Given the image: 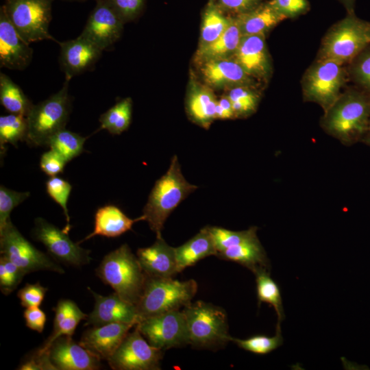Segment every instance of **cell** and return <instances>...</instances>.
<instances>
[{
  "label": "cell",
  "mask_w": 370,
  "mask_h": 370,
  "mask_svg": "<svg viewBox=\"0 0 370 370\" xmlns=\"http://www.w3.org/2000/svg\"><path fill=\"white\" fill-rule=\"evenodd\" d=\"M324 112L321 125L328 134L345 145L362 141L370 121V95L349 88Z\"/></svg>",
  "instance_id": "cell-1"
},
{
  "label": "cell",
  "mask_w": 370,
  "mask_h": 370,
  "mask_svg": "<svg viewBox=\"0 0 370 370\" xmlns=\"http://www.w3.org/2000/svg\"><path fill=\"white\" fill-rule=\"evenodd\" d=\"M198 187L186 181L177 156H174L164 175L155 183L143 215L156 237H161L164 224L171 212Z\"/></svg>",
  "instance_id": "cell-2"
},
{
  "label": "cell",
  "mask_w": 370,
  "mask_h": 370,
  "mask_svg": "<svg viewBox=\"0 0 370 370\" xmlns=\"http://www.w3.org/2000/svg\"><path fill=\"white\" fill-rule=\"evenodd\" d=\"M96 275L124 300L137 305L142 296L147 275L136 256L127 244L104 256Z\"/></svg>",
  "instance_id": "cell-3"
},
{
  "label": "cell",
  "mask_w": 370,
  "mask_h": 370,
  "mask_svg": "<svg viewBox=\"0 0 370 370\" xmlns=\"http://www.w3.org/2000/svg\"><path fill=\"white\" fill-rule=\"evenodd\" d=\"M182 312L193 347L217 349L230 341L227 314L223 308L199 300L189 303Z\"/></svg>",
  "instance_id": "cell-4"
},
{
  "label": "cell",
  "mask_w": 370,
  "mask_h": 370,
  "mask_svg": "<svg viewBox=\"0 0 370 370\" xmlns=\"http://www.w3.org/2000/svg\"><path fill=\"white\" fill-rule=\"evenodd\" d=\"M369 45L370 22L357 17L354 12L347 14L324 36L319 58L345 65L351 63Z\"/></svg>",
  "instance_id": "cell-5"
},
{
  "label": "cell",
  "mask_w": 370,
  "mask_h": 370,
  "mask_svg": "<svg viewBox=\"0 0 370 370\" xmlns=\"http://www.w3.org/2000/svg\"><path fill=\"white\" fill-rule=\"evenodd\" d=\"M197 287V282L193 279L179 281L173 278L147 275L142 296L136 305L138 320L184 308L191 302Z\"/></svg>",
  "instance_id": "cell-6"
},
{
  "label": "cell",
  "mask_w": 370,
  "mask_h": 370,
  "mask_svg": "<svg viewBox=\"0 0 370 370\" xmlns=\"http://www.w3.org/2000/svg\"><path fill=\"white\" fill-rule=\"evenodd\" d=\"M69 81L47 99L34 105L27 114L26 140L34 146L47 145L50 138L65 128L71 108Z\"/></svg>",
  "instance_id": "cell-7"
},
{
  "label": "cell",
  "mask_w": 370,
  "mask_h": 370,
  "mask_svg": "<svg viewBox=\"0 0 370 370\" xmlns=\"http://www.w3.org/2000/svg\"><path fill=\"white\" fill-rule=\"evenodd\" d=\"M348 76L345 65L318 58L307 69L301 80L304 100L318 103L325 112L342 93Z\"/></svg>",
  "instance_id": "cell-8"
},
{
  "label": "cell",
  "mask_w": 370,
  "mask_h": 370,
  "mask_svg": "<svg viewBox=\"0 0 370 370\" xmlns=\"http://www.w3.org/2000/svg\"><path fill=\"white\" fill-rule=\"evenodd\" d=\"M54 0H5L2 5L7 16L28 43L52 40L49 32Z\"/></svg>",
  "instance_id": "cell-9"
},
{
  "label": "cell",
  "mask_w": 370,
  "mask_h": 370,
  "mask_svg": "<svg viewBox=\"0 0 370 370\" xmlns=\"http://www.w3.org/2000/svg\"><path fill=\"white\" fill-rule=\"evenodd\" d=\"M1 256L14 263L26 274L50 271L63 274V268L48 255L37 249L17 230L10 219L0 230Z\"/></svg>",
  "instance_id": "cell-10"
},
{
  "label": "cell",
  "mask_w": 370,
  "mask_h": 370,
  "mask_svg": "<svg viewBox=\"0 0 370 370\" xmlns=\"http://www.w3.org/2000/svg\"><path fill=\"white\" fill-rule=\"evenodd\" d=\"M136 326L152 346L161 350L190 345L184 312L169 311L138 320Z\"/></svg>",
  "instance_id": "cell-11"
},
{
  "label": "cell",
  "mask_w": 370,
  "mask_h": 370,
  "mask_svg": "<svg viewBox=\"0 0 370 370\" xmlns=\"http://www.w3.org/2000/svg\"><path fill=\"white\" fill-rule=\"evenodd\" d=\"M163 352L151 345L135 325L107 361L114 370H159Z\"/></svg>",
  "instance_id": "cell-12"
},
{
  "label": "cell",
  "mask_w": 370,
  "mask_h": 370,
  "mask_svg": "<svg viewBox=\"0 0 370 370\" xmlns=\"http://www.w3.org/2000/svg\"><path fill=\"white\" fill-rule=\"evenodd\" d=\"M68 234L43 218L35 219L33 237L42 243L53 257L75 267L88 264L91 260L90 251L73 242Z\"/></svg>",
  "instance_id": "cell-13"
},
{
  "label": "cell",
  "mask_w": 370,
  "mask_h": 370,
  "mask_svg": "<svg viewBox=\"0 0 370 370\" xmlns=\"http://www.w3.org/2000/svg\"><path fill=\"white\" fill-rule=\"evenodd\" d=\"M95 1L80 35L103 51H108L120 38L125 23L106 0Z\"/></svg>",
  "instance_id": "cell-14"
},
{
  "label": "cell",
  "mask_w": 370,
  "mask_h": 370,
  "mask_svg": "<svg viewBox=\"0 0 370 370\" xmlns=\"http://www.w3.org/2000/svg\"><path fill=\"white\" fill-rule=\"evenodd\" d=\"M59 63L65 79L70 81L73 77L95 68L103 51L85 37L60 42Z\"/></svg>",
  "instance_id": "cell-15"
},
{
  "label": "cell",
  "mask_w": 370,
  "mask_h": 370,
  "mask_svg": "<svg viewBox=\"0 0 370 370\" xmlns=\"http://www.w3.org/2000/svg\"><path fill=\"white\" fill-rule=\"evenodd\" d=\"M17 32L3 7L0 8V66L22 71L32 62L33 49Z\"/></svg>",
  "instance_id": "cell-16"
},
{
  "label": "cell",
  "mask_w": 370,
  "mask_h": 370,
  "mask_svg": "<svg viewBox=\"0 0 370 370\" xmlns=\"http://www.w3.org/2000/svg\"><path fill=\"white\" fill-rule=\"evenodd\" d=\"M49 356L57 370H96L101 367V359L71 336L63 335L51 345Z\"/></svg>",
  "instance_id": "cell-17"
},
{
  "label": "cell",
  "mask_w": 370,
  "mask_h": 370,
  "mask_svg": "<svg viewBox=\"0 0 370 370\" xmlns=\"http://www.w3.org/2000/svg\"><path fill=\"white\" fill-rule=\"evenodd\" d=\"M95 298L92 311L88 315L85 325L101 326L111 323L136 324L138 315L136 306L122 299L115 292L103 296L88 288Z\"/></svg>",
  "instance_id": "cell-18"
},
{
  "label": "cell",
  "mask_w": 370,
  "mask_h": 370,
  "mask_svg": "<svg viewBox=\"0 0 370 370\" xmlns=\"http://www.w3.org/2000/svg\"><path fill=\"white\" fill-rule=\"evenodd\" d=\"M200 65L202 79L211 88H232L239 86H253L254 79L233 58L209 60Z\"/></svg>",
  "instance_id": "cell-19"
},
{
  "label": "cell",
  "mask_w": 370,
  "mask_h": 370,
  "mask_svg": "<svg viewBox=\"0 0 370 370\" xmlns=\"http://www.w3.org/2000/svg\"><path fill=\"white\" fill-rule=\"evenodd\" d=\"M136 325L129 323H111L86 330L79 342L84 347L108 360L115 352L129 330Z\"/></svg>",
  "instance_id": "cell-20"
},
{
  "label": "cell",
  "mask_w": 370,
  "mask_h": 370,
  "mask_svg": "<svg viewBox=\"0 0 370 370\" xmlns=\"http://www.w3.org/2000/svg\"><path fill=\"white\" fill-rule=\"evenodd\" d=\"M136 256L147 276L169 278L180 273L175 247L169 245L162 236L156 237L152 245L139 248Z\"/></svg>",
  "instance_id": "cell-21"
},
{
  "label": "cell",
  "mask_w": 370,
  "mask_h": 370,
  "mask_svg": "<svg viewBox=\"0 0 370 370\" xmlns=\"http://www.w3.org/2000/svg\"><path fill=\"white\" fill-rule=\"evenodd\" d=\"M232 58L255 79H267L271 74L264 36H243Z\"/></svg>",
  "instance_id": "cell-22"
},
{
  "label": "cell",
  "mask_w": 370,
  "mask_h": 370,
  "mask_svg": "<svg viewBox=\"0 0 370 370\" xmlns=\"http://www.w3.org/2000/svg\"><path fill=\"white\" fill-rule=\"evenodd\" d=\"M140 221H145L143 215L130 219L119 208L114 205L104 206L95 213L93 231L77 243L80 244L98 235L109 238L119 236L131 230L132 225Z\"/></svg>",
  "instance_id": "cell-23"
},
{
  "label": "cell",
  "mask_w": 370,
  "mask_h": 370,
  "mask_svg": "<svg viewBox=\"0 0 370 370\" xmlns=\"http://www.w3.org/2000/svg\"><path fill=\"white\" fill-rule=\"evenodd\" d=\"M217 256L240 264L254 273L259 270L269 271L270 268L266 251L257 235L219 252Z\"/></svg>",
  "instance_id": "cell-24"
},
{
  "label": "cell",
  "mask_w": 370,
  "mask_h": 370,
  "mask_svg": "<svg viewBox=\"0 0 370 370\" xmlns=\"http://www.w3.org/2000/svg\"><path fill=\"white\" fill-rule=\"evenodd\" d=\"M217 103V99L211 88L196 82L191 84L186 99V111L194 123L208 128L216 119Z\"/></svg>",
  "instance_id": "cell-25"
},
{
  "label": "cell",
  "mask_w": 370,
  "mask_h": 370,
  "mask_svg": "<svg viewBox=\"0 0 370 370\" xmlns=\"http://www.w3.org/2000/svg\"><path fill=\"white\" fill-rule=\"evenodd\" d=\"M243 36H264L286 17L269 1L262 2L254 9L235 16Z\"/></svg>",
  "instance_id": "cell-26"
},
{
  "label": "cell",
  "mask_w": 370,
  "mask_h": 370,
  "mask_svg": "<svg viewBox=\"0 0 370 370\" xmlns=\"http://www.w3.org/2000/svg\"><path fill=\"white\" fill-rule=\"evenodd\" d=\"M177 269L182 272L188 267L210 256H217V250L209 226H206L184 244L175 247Z\"/></svg>",
  "instance_id": "cell-27"
},
{
  "label": "cell",
  "mask_w": 370,
  "mask_h": 370,
  "mask_svg": "<svg viewBox=\"0 0 370 370\" xmlns=\"http://www.w3.org/2000/svg\"><path fill=\"white\" fill-rule=\"evenodd\" d=\"M243 35L235 16L231 15L225 31L214 42L199 47L195 60L199 64L212 60L232 58L241 42Z\"/></svg>",
  "instance_id": "cell-28"
},
{
  "label": "cell",
  "mask_w": 370,
  "mask_h": 370,
  "mask_svg": "<svg viewBox=\"0 0 370 370\" xmlns=\"http://www.w3.org/2000/svg\"><path fill=\"white\" fill-rule=\"evenodd\" d=\"M53 310L55 317L53 332L39 347L38 349L42 352L49 351L51 345L57 338L63 335L72 336L79 322L88 317L70 299L60 300Z\"/></svg>",
  "instance_id": "cell-29"
},
{
  "label": "cell",
  "mask_w": 370,
  "mask_h": 370,
  "mask_svg": "<svg viewBox=\"0 0 370 370\" xmlns=\"http://www.w3.org/2000/svg\"><path fill=\"white\" fill-rule=\"evenodd\" d=\"M231 15H226L215 0H209L202 12L201 36L199 47L209 45L227 29Z\"/></svg>",
  "instance_id": "cell-30"
},
{
  "label": "cell",
  "mask_w": 370,
  "mask_h": 370,
  "mask_svg": "<svg viewBox=\"0 0 370 370\" xmlns=\"http://www.w3.org/2000/svg\"><path fill=\"white\" fill-rule=\"evenodd\" d=\"M0 102L10 113L25 116L34 106L21 87L3 73H0Z\"/></svg>",
  "instance_id": "cell-31"
},
{
  "label": "cell",
  "mask_w": 370,
  "mask_h": 370,
  "mask_svg": "<svg viewBox=\"0 0 370 370\" xmlns=\"http://www.w3.org/2000/svg\"><path fill=\"white\" fill-rule=\"evenodd\" d=\"M132 100L124 98L116 102L99 117L100 129L112 135L120 134L130 126L132 119Z\"/></svg>",
  "instance_id": "cell-32"
},
{
  "label": "cell",
  "mask_w": 370,
  "mask_h": 370,
  "mask_svg": "<svg viewBox=\"0 0 370 370\" xmlns=\"http://www.w3.org/2000/svg\"><path fill=\"white\" fill-rule=\"evenodd\" d=\"M254 275L259 305L264 302L272 306L277 314L278 322H280L285 316L279 286L271 278L268 270H259Z\"/></svg>",
  "instance_id": "cell-33"
},
{
  "label": "cell",
  "mask_w": 370,
  "mask_h": 370,
  "mask_svg": "<svg viewBox=\"0 0 370 370\" xmlns=\"http://www.w3.org/2000/svg\"><path fill=\"white\" fill-rule=\"evenodd\" d=\"M86 140V138L64 128L50 138L47 145L67 162L82 153Z\"/></svg>",
  "instance_id": "cell-34"
},
{
  "label": "cell",
  "mask_w": 370,
  "mask_h": 370,
  "mask_svg": "<svg viewBox=\"0 0 370 370\" xmlns=\"http://www.w3.org/2000/svg\"><path fill=\"white\" fill-rule=\"evenodd\" d=\"M230 99L235 118L246 117L253 114L258 105L260 95L254 86H239L229 89Z\"/></svg>",
  "instance_id": "cell-35"
},
{
  "label": "cell",
  "mask_w": 370,
  "mask_h": 370,
  "mask_svg": "<svg viewBox=\"0 0 370 370\" xmlns=\"http://www.w3.org/2000/svg\"><path fill=\"white\" fill-rule=\"evenodd\" d=\"M27 121L25 116L10 113L0 116V145L3 150L5 145L17 146L18 141L26 140Z\"/></svg>",
  "instance_id": "cell-36"
},
{
  "label": "cell",
  "mask_w": 370,
  "mask_h": 370,
  "mask_svg": "<svg viewBox=\"0 0 370 370\" xmlns=\"http://www.w3.org/2000/svg\"><path fill=\"white\" fill-rule=\"evenodd\" d=\"M230 341L235 343L240 348L260 355L267 354L283 344L280 322H278L275 334L273 336L255 335L246 339L231 336Z\"/></svg>",
  "instance_id": "cell-37"
},
{
  "label": "cell",
  "mask_w": 370,
  "mask_h": 370,
  "mask_svg": "<svg viewBox=\"0 0 370 370\" xmlns=\"http://www.w3.org/2000/svg\"><path fill=\"white\" fill-rule=\"evenodd\" d=\"M209 228L217 254L256 236L258 230V227L255 226L242 231H232L220 227L209 226Z\"/></svg>",
  "instance_id": "cell-38"
},
{
  "label": "cell",
  "mask_w": 370,
  "mask_h": 370,
  "mask_svg": "<svg viewBox=\"0 0 370 370\" xmlns=\"http://www.w3.org/2000/svg\"><path fill=\"white\" fill-rule=\"evenodd\" d=\"M349 64V76L358 88L370 95V45Z\"/></svg>",
  "instance_id": "cell-39"
},
{
  "label": "cell",
  "mask_w": 370,
  "mask_h": 370,
  "mask_svg": "<svg viewBox=\"0 0 370 370\" xmlns=\"http://www.w3.org/2000/svg\"><path fill=\"white\" fill-rule=\"evenodd\" d=\"M72 186L69 182L64 179L53 176L46 182L47 193L63 210L66 220V225L64 231L69 234L71 229L70 217L67 208V201L71 191Z\"/></svg>",
  "instance_id": "cell-40"
},
{
  "label": "cell",
  "mask_w": 370,
  "mask_h": 370,
  "mask_svg": "<svg viewBox=\"0 0 370 370\" xmlns=\"http://www.w3.org/2000/svg\"><path fill=\"white\" fill-rule=\"evenodd\" d=\"M30 195L29 192H18L0 186V230L8 222L12 210Z\"/></svg>",
  "instance_id": "cell-41"
},
{
  "label": "cell",
  "mask_w": 370,
  "mask_h": 370,
  "mask_svg": "<svg viewBox=\"0 0 370 370\" xmlns=\"http://www.w3.org/2000/svg\"><path fill=\"white\" fill-rule=\"evenodd\" d=\"M124 23L134 20L142 12L146 0H106Z\"/></svg>",
  "instance_id": "cell-42"
},
{
  "label": "cell",
  "mask_w": 370,
  "mask_h": 370,
  "mask_svg": "<svg viewBox=\"0 0 370 370\" xmlns=\"http://www.w3.org/2000/svg\"><path fill=\"white\" fill-rule=\"evenodd\" d=\"M48 288L43 286L39 282L35 284L27 283L21 288L17 296L21 301V304L24 308L39 306L47 292Z\"/></svg>",
  "instance_id": "cell-43"
},
{
  "label": "cell",
  "mask_w": 370,
  "mask_h": 370,
  "mask_svg": "<svg viewBox=\"0 0 370 370\" xmlns=\"http://www.w3.org/2000/svg\"><path fill=\"white\" fill-rule=\"evenodd\" d=\"M269 3L286 18L304 14L310 9L308 0H270Z\"/></svg>",
  "instance_id": "cell-44"
},
{
  "label": "cell",
  "mask_w": 370,
  "mask_h": 370,
  "mask_svg": "<svg viewBox=\"0 0 370 370\" xmlns=\"http://www.w3.org/2000/svg\"><path fill=\"white\" fill-rule=\"evenodd\" d=\"M66 160L56 151L50 149L40 158V166L47 175L53 177L63 172Z\"/></svg>",
  "instance_id": "cell-45"
},
{
  "label": "cell",
  "mask_w": 370,
  "mask_h": 370,
  "mask_svg": "<svg viewBox=\"0 0 370 370\" xmlns=\"http://www.w3.org/2000/svg\"><path fill=\"white\" fill-rule=\"evenodd\" d=\"M215 1L224 12L232 16L249 12L262 2V0H215Z\"/></svg>",
  "instance_id": "cell-46"
},
{
  "label": "cell",
  "mask_w": 370,
  "mask_h": 370,
  "mask_svg": "<svg viewBox=\"0 0 370 370\" xmlns=\"http://www.w3.org/2000/svg\"><path fill=\"white\" fill-rule=\"evenodd\" d=\"M21 370H57L51 361L49 351L38 349L23 362Z\"/></svg>",
  "instance_id": "cell-47"
},
{
  "label": "cell",
  "mask_w": 370,
  "mask_h": 370,
  "mask_svg": "<svg viewBox=\"0 0 370 370\" xmlns=\"http://www.w3.org/2000/svg\"><path fill=\"white\" fill-rule=\"evenodd\" d=\"M23 316L27 328L39 333L42 332L47 317L39 306L26 308Z\"/></svg>",
  "instance_id": "cell-48"
},
{
  "label": "cell",
  "mask_w": 370,
  "mask_h": 370,
  "mask_svg": "<svg viewBox=\"0 0 370 370\" xmlns=\"http://www.w3.org/2000/svg\"><path fill=\"white\" fill-rule=\"evenodd\" d=\"M0 262L3 264L8 275L11 286L13 290H14L26 273L17 265L3 256H1Z\"/></svg>",
  "instance_id": "cell-49"
},
{
  "label": "cell",
  "mask_w": 370,
  "mask_h": 370,
  "mask_svg": "<svg viewBox=\"0 0 370 370\" xmlns=\"http://www.w3.org/2000/svg\"><path fill=\"white\" fill-rule=\"evenodd\" d=\"M235 118L232 103L227 95L217 99L216 106V119H230Z\"/></svg>",
  "instance_id": "cell-50"
},
{
  "label": "cell",
  "mask_w": 370,
  "mask_h": 370,
  "mask_svg": "<svg viewBox=\"0 0 370 370\" xmlns=\"http://www.w3.org/2000/svg\"><path fill=\"white\" fill-rule=\"evenodd\" d=\"M343 5L346 9L347 13H354V5L356 0H338Z\"/></svg>",
  "instance_id": "cell-51"
},
{
  "label": "cell",
  "mask_w": 370,
  "mask_h": 370,
  "mask_svg": "<svg viewBox=\"0 0 370 370\" xmlns=\"http://www.w3.org/2000/svg\"><path fill=\"white\" fill-rule=\"evenodd\" d=\"M364 143H365L367 145L370 147V121L369 123L367 130V132L362 140Z\"/></svg>",
  "instance_id": "cell-52"
},
{
  "label": "cell",
  "mask_w": 370,
  "mask_h": 370,
  "mask_svg": "<svg viewBox=\"0 0 370 370\" xmlns=\"http://www.w3.org/2000/svg\"><path fill=\"white\" fill-rule=\"evenodd\" d=\"M64 1H84L86 0H64Z\"/></svg>",
  "instance_id": "cell-53"
}]
</instances>
